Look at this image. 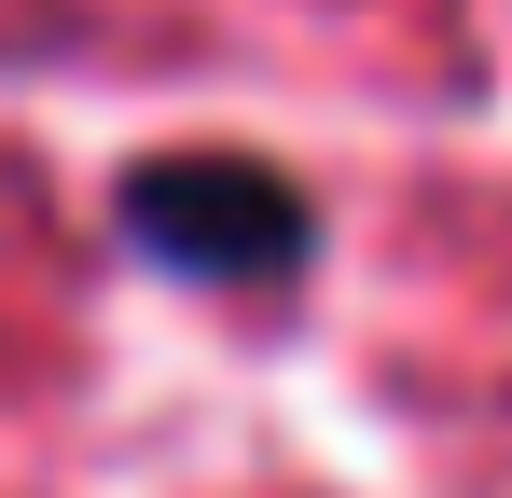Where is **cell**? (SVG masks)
<instances>
[{"label":"cell","mask_w":512,"mask_h":498,"mask_svg":"<svg viewBox=\"0 0 512 498\" xmlns=\"http://www.w3.org/2000/svg\"><path fill=\"white\" fill-rule=\"evenodd\" d=\"M125 249L139 263H167L194 291H277V277H305L319 263V208H305V180L263 153H153L125 180Z\"/></svg>","instance_id":"obj_1"}]
</instances>
